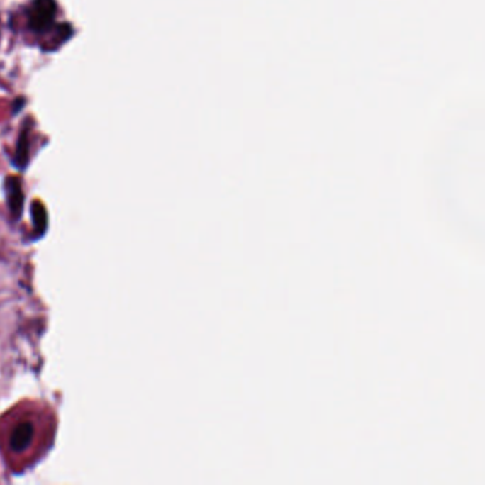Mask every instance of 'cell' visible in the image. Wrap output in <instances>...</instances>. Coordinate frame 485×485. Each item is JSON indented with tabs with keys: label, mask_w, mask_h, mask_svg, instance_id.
<instances>
[{
	"label": "cell",
	"mask_w": 485,
	"mask_h": 485,
	"mask_svg": "<svg viewBox=\"0 0 485 485\" xmlns=\"http://www.w3.org/2000/svg\"><path fill=\"white\" fill-rule=\"evenodd\" d=\"M55 0H33L29 9V26L33 32L45 33L52 29L56 18Z\"/></svg>",
	"instance_id": "6da1fadb"
},
{
	"label": "cell",
	"mask_w": 485,
	"mask_h": 485,
	"mask_svg": "<svg viewBox=\"0 0 485 485\" xmlns=\"http://www.w3.org/2000/svg\"><path fill=\"white\" fill-rule=\"evenodd\" d=\"M30 150V145H29V134H28V130L22 133L21 135V140L18 143V150H16V154H15V165L21 169L26 168L28 162H29V151Z\"/></svg>",
	"instance_id": "277c9868"
},
{
	"label": "cell",
	"mask_w": 485,
	"mask_h": 485,
	"mask_svg": "<svg viewBox=\"0 0 485 485\" xmlns=\"http://www.w3.org/2000/svg\"><path fill=\"white\" fill-rule=\"evenodd\" d=\"M6 191H8V201H9L11 212L15 218H19L22 213L23 201H25L21 179L16 177H11L6 181Z\"/></svg>",
	"instance_id": "3957f363"
},
{
	"label": "cell",
	"mask_w": 485,
	"mask_h": 485,
	"mask_svg": "<svg viewBox=\"0 0 485 485\" xmlns=\"http://www.w3.org/2000/svg\"><path fill=\"white\" fill-rule=\"evenodd\" d=\"M32 215L35 219V226L38 228L39 233H43L48 226V215L45 206L40 202H35L32 206Z\"/></svg>",
	"instance_id": "5b68a950"
},
{
	"label": "cell",
	"mask_w": 485,
	"mask_h": 485,
	"mask_svg": "<svg viewBox=\"0 0 485 485\" xmlns=\"http://www.w3.org/2000/svg\"><path fill=\"white\" fill-rule=\"evenodd\" d=\"M36 434V425L32 420L23 418L15 423V425L11 428L9 438H8V448L13 454H22L26 452L33 441Z\"/></svg>",
	"instance_id": "7a4b0ae2"
}]
</instances>
